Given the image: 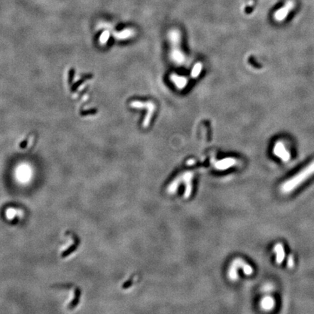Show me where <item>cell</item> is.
I'll list each match as a JSON object with an SVG mask.
<instances>
[{"label": "cell", "mask_w": 314, "mask_h": 314, "mask_svg": "<svg viewBox=\"0 0 314 314\" xmlns=\"http://www.w3.org/2000/svg\"><path fill=\"white\" fill-rule=\"evenodd\" d=\"M314 174V161H311L308 165L306 166L305 168L300 172L289 178V180L284 182L281 185V190L283 193L287 194L291 193L298 188L302 183L305 182L307 179L310 178Z\"/></svg>", "instance_id": "1"}, {"label": "cell", "mask_w": 314, "mask_h": 314, "mask_svg": "<svg viewBox=\"0 0 314 314\" xmlns=\"http://www.w3.org/2000/svg\"><path fill=\"white\" fill-rule=\"evenodd\" d=\"M193 175L192 173H185L178 176L173 182L169 185L167 191L170 193H175L181 184L185 185V197L188 198L190 196L192 191V179Z\"/></svg>", "instance_id": "2"}, {"label": "cell", "mask_w": 314, "mask_h": 314, "mask_svg": "<svg viewBox=\"0 0 314 314\" xmlns=\"http://www.w3.org/2000/svg\"><path fill=\"white\" fill-rule=\"evenodd\" d=\"M170 39H171L172 48L170 51V57L174 63L178 65H181L185 60V56H184L183 52L181 50L180 46V36L176 33H173L170 34Z\"/></svg>", "instance_id": "3"}, {"label": "cell", "mask_w": 314, "mask_h": 314, "mask_svg": "<svg viewBox=\"0 0 314 314\" xmlns=\"http://www.w3.org/2000/svg\"><path fill=\"white\" fill-rule=\"evenodd\" d=\"M242 269L246 275L249 276L252 274L253 269L250 266L245 263L243 260L240 258H237L234 260L230 266L229 271H228V276L232 281H236L238 278V270Z\"/></svg>", "instance_id": "4"}, {"label": "cell", "mask_w": 314, "mask_h": 314, "mask_svg": "<svg viewBox=\"0 0 314 314\" xmlns=\"http://www.w3.org/2000/svg\"><path fill=\"white\" fill-rule=\"evenodd\" d=\"M132 106L135 108H146L148 109L147 114H146V117L145 118L144 121H143V126L145 127H147L150 124V121L152 118V116H153V112H154L155 109H156V106H155L154 103H153L152 102H146V103H143V102H133L132 103Z\"/></svg>", "instance_id": "5"}, {"label": "cell", "mask_w": 314, "mask_h": 314, "mask_svg": "<svg viewBox=\"0 0 314 314\" xmlns=\"http://www.w3.org/2000/svg\"><path fill=\"white\" fill-rule=\"evenodd\" d=\"M295 6V1H292V0H288L282 7L278 9L274 13V19L276 21H278V22L283 21V20L286 19V17L290 13V11L293 10Z\"/></svg>", "instance_id": "6"}, {"label": "cell", "mask_w": 314, "mask_h": 314, "mask_svg": "<svg viewBox=\"0 0 314 314\" xmlns=\"http://www.w3.org/2000/svg\"><path fill=\"white\" fill-rule=\"evenodd\" d=\"M273 152H274L275 156H276L278 158H279L280 159L282 160L283 161H285V162H286V161H288L290 159V153H289V151L286 149V146L283 144V142H277L275 144V146H274Z\"/></svg>", "instance_id": "7"}, {"label": "cell", "mask_w": 314, "mask_h": 314, "mask_svg": "<svg viewBox=\"0 0 314 314\" xmlns=\"http://www.w3.org/2000/svg\"><path fill=\"white\" fill-rule=\"evenodd\" d=\"M65 235L71 236V237H72L73 239H74V244H73L71 246H70L69 247L67 248L66 249H65V250L61 253V254H60L61 258H65V257H68L70 254H72L73 252H74V251L78 249L79 244H80V243H81L80 238H79L77 234L73 233L72 231H66V232H65Z\"/></svg>", "instance_id": "8"}, {"label": "cell", "mask_w": 314, "mask_h": 314, "mask_svg": "<svg viewBox=\"0 0 314 314\" xmlns=\"http://www.w3.org/2000/svg\"><path fill=\"white\" fill-rule=\"evenodd\" d=\"M82 292L79 286H74V298L71 300V303L68 305L67 306V308L68 310H74L75 308H77V306L78 305L79 302H80L81 296H82Z\"/></svg>", "instance_id": "9"}, {"label": "cell", "mask_w": 314, "mask_h": 314, "mask_svg": "<svg viewBox=\"0 0 314 314\" xmlns=\"http://www.w3.org/2000/svg\"><path fill=\"white\" fill-rule=\"evenodd\" d=\"M236 164V160L232 158H226L215 163V167L217 170H225L230 168Z\"/></svg>", "instance_id": "10"}, {"label": "cell", "mask_w": 314, "mask_h": 314, "mask_svg": "<svg viewBox=\"0 0 314 314\" xmlns=\"http://www.w3.org/2000/svg\"><path fill=\"white\" fill-rule=\"evenodd\" d=\"M170 79L173 82L174 85L177 87V88L180 90L183 89L188 83L187 79L185 77L177 75V74H172Z\"/></svg>", "instance_id": "11"}, {"label": "cell", "mask_w": 314, "mask_h": 314, "mask_svg": "<svg viewBox=\"0 0 314 314\" xmlns=\"http://www.w3.org/2000/svg\"><path fill=\"white\" fill-rule=\"evenodd\" d=\"M260 306L262 309L266 311H270L272 310L275 306V300L273 298L270 296H266L263 298L260 303Z\"/></svg>", "instance_id": "12"}, {"label": "cell", "mask_w": 314, "mask_h": 314, "mask_svg": "<svg viewBox=\"0 0 314 314\" xmlns=\"http://www.w3.org/2000/svg\"><path fill=\"white\" fill-rule=\"evenodd\" d=\"M274 252L276 253V260L278 264H281L285 258V252L283 247L281 244H277L274 247Z\"/></svg>", "instance_id": "13"}, {"label": "cell", "mask_w": 314, "mask_h": 314, "mask_svg": "<svg viewBox=\"0 0 314 314\" xmlns=\"http://www.w3.org/2000/svg\"><path fill=\"white\" fill-rule=\"evenodd\" d=\"M202 65L201 63H196V65L193 66V70L191 71V77L192 78H197L198 77L200 74L201 71H202Z\"/></svg>", "instance_id": "14"}, {"label": "cell", "mask_w": 314, "mask_h": 314, "mask_svg": "<svg viewBox=\"0 0 314 314\" xmlns=\"http://www.w3.org/2000/svg\"><path fill=\"white\" fill-rule=\"evenodd\" d=\"M287 264H288V266H289L290 268L294 266L295 263H294V259H293V257H292V255H289V258H288Z\"/></svg>", "instance_id": "15"}]
</instances>
